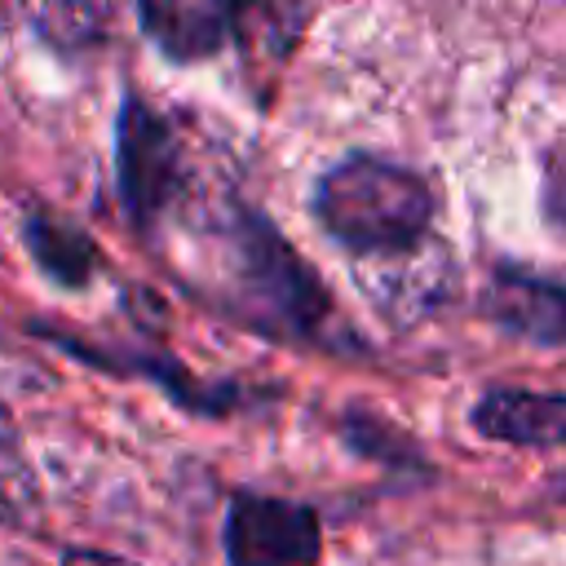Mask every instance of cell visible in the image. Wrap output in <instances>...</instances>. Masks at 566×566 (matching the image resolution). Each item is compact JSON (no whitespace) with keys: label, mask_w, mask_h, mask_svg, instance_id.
Wrapping results in <instances>:
<instances>
[{"label":"cell","mask_w":566,"mask_h":566,"mask_svg":"<svg viewBox=\"0 0 566 566\" xmlns=\"http://www.w3.org/2000/svg\"><path fill=\"white\" fill-rule=\"evenodd\" d=\"M115 0H40V18L57 40H88L111 22Z\"/></svg>","instance_id":"9"},{"label":"cell","mask_w":566,"mask_h":566,"mask_svg":"<svg viewBox=\"0 0 566 566\" xmlns=\"http://www.w3.org/2000/svg\"><path fill=\"white\" fill-rule=\"evenodd\" d=\"M310 18L314 0H234V40L243 49V62L256 75L279 71L301 44Z\"/></svg>","instance_id":"6"},{"label":"cell","mask_w":566,"mask_h":566,"mask_svg":"<svg viewBox=\"0 0 566 566\" xmlns=\"http://www.w3.org/2000/svg\"><path fill=\"white\" fill-rule=\"evenodd\" d=\"M314 212L332 239L363 256H376L424 239L433 199L416 172L371 155H354L318 181Z\"/></svg>","instance_id":"1"},{"label":"cell","mask_w":566,"mask_h":566,"mask_svg":"<svg viewBox=\"0 0 566 566\" xmlns=\"http://www.w3.org/2000/svg\"><path fill=\"white\" fill-rule=\"evenodd\" d=\"M62 566H133V562H124V557H106V553H84V548H75V553H66V557H62Z\"/></svg>","instance_id":"13"},{"label":"cell","mask_w":566,"mask_h":566,"mask_svg":"<svg viewBox=\"0 0 566 566\" xmlns=\"http://www.w3.org/2000/svg\"><path fill=\"white\" fill-rule=\"evenodd\" d=\"M137 4L150 40L177 62L212 57L234 31V0H137Z\"/></svg>","instance_id":"5"},{"label":"cell","mask_w":566,"mask_h":566,"mask_svg":"<svg viewBox=\"0 0 566 566\" xmlns=\"http://www.w3.org/2000/svg\"><path fill=\"white\" fill-rule=\"evenodd\" d=\"M318 517L305 504L239 495L226 517L230 566H310L318 557Z\"/></svg>","instance_id":"2"},{"label":"cell","mask_w":566,"mask_h":566,"mask_svg":"<svg viewBox=\"0 0 566 566\" xmlns=\"http://www.w3.org/2000/svg\"><path fill=\"white\" fill-rule=\"evenodd\" d=\"M544 212H548L553 226L566 230V155L553 159V168H548V177H544Z\"/></svg>","instance_id":"12"},{"label":"cell","mask_w":566,"mask_h":566,"mask_svg":"<svg viewBox=\"0 0 566 566\" xmlns=\"http://www.w3.org/2000/svg\"><path fill=\"white\" fill-rule=\"evenodd\" d=\"M491 310L504 327L531 340H548V345L566 340V287L526 274H500L491 287Z\"/></svg>","instance_id":"8"},{"label":"cell","mask_w":566,"mask_h":566,"mask_svg":"<svg viewBox=\"0 0 566 566\" xmlns=\"http://www.w3.org/2000/svg\"><path fill=\"white\" fill-rule=\"evenodd\" d=\"M371 274H367V287L380 296L385 310L402 314V318H416L424 314L429 305H438L451 287V261H447V248L433 243L429 234L416 239L411 248H398V252H376L367 256Z\"/></svg>","instance_id":"4"},{"label":"cell","mask_w":566,"mask_h":566,"mask_svg":"<svg viewBox=\"0 0 566 566\" xmlns=\"http://www.w3.org/2000/svg\"><path fill=\"white\" fill-rule=\"evenodd\" d=\"M35 389V367L0 340V398H22Z\"/></svg>","instance_id":"11"},{"label":"cell","mask_w":566,"mask_h":566,"mask_svg":"<svg viewBox=\"0 0 566 566\" xmlns=\"http://www.w3.org/2000/svg\"><path fill=\"white\" fill-rule=\"evenodd\" d=\"M119 181H124V199L137 212V221H150L177 186L172 133L142 102H128L119 119Z\"/></svg>","instance_id":"3"},{"label":"cell","mask_w":566,"mask_h":566,"mask_svg":"<svg viewBox=\"0 0 566 566\" xmlns=\"http://www.w3.org/2000/svg\"><path fill=\"white\" fill-rule=\"evenodd\" d=\"M473 424L491 438L522 442V447H548L566 442V398L562 394H526V389H491Z\"/></svg>","instance_id":"7"},{"label":"cell","mask_w":566,"mask_h":566,"mask_svg":"<svg viewBox=\"0 0 566 566\" xmlns=\"http://www.w3.org/2000/svg\"><path fill=\"white\" fill-rule=\"evenodd\" d=\"M31 248L62 279H75L80 283L88 274V243H84V234L66 230V226H31Z\"/></svg>","instance_id":"10"}]
</instances>
